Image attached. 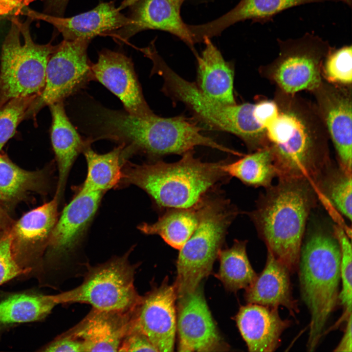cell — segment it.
Returning <instances> with one entry per match:
<instances>
[{
	"instance_id": "cell-9",
	"label": "cell",
	"mask_w": 352,
	"mask_h": 352,
	"mask_svg": "<svg viewBox=\"0 0 352 352\" xmlns=\"http://www.w3.org/2000/svg\"><path fill=\"white\" fill-rule=\"evenodd\" d=\"M278 56L259 68L263 78L284 92L296 94L312 92L321 84L322 66L327 55L335 47L314 33L285 40L277 39Z\"/></svg>"
},
{
	"instance_id": "cell-20",
	"label": "cell",
	"mask_w": 352,
	"mask_h": 352,
	"mask_svg": "<svg viewBox=\"0 0 352 352\" xmlns=\"http://www.w3.org/2000/svg\"><path fill=\"white\" fill-rule=\"evenodd\" d=\"M239 331L251 352H272L281 343L283 332L292 324L283 319L278 308L248 303L235 317Z\"/></svg>"
},
{
	"instance_id": "cell-28",
	"label": "cell",
	"mask_w": 352,
	"mask_h": 352,
	"mask_svg": "<svg viewBox=\"0 0 352 352\" xmlns=\"http://www.w3.org/2000/svg\"><path fill=\"white\" fill-rule=\"evenodd\" d=\"M230 177L244 184L266 188L271 185L277 172L271 151L268 146L252 152L234 162L227 161L222 166Z\"/></svg>"
},
{
	"instance_id": "cell-15",
	"label": "cell",
	"mask_w": 352,
	"mask_h": 352,
	"mask_svg": "<svg viewBox=\"0 0 352 352\" xmlns=\"http://www.w3.org/2000/svg\"><path fill=\"white\" fill-rule=\"evenodd\" d=\"M92 80L98 81L122 102L131 114L145 116L154 113L147 103L132 60L125 55L105 49L96 63L91 64Z\"/></svg>"
},
{
	"instance_id": "cell-4",
	"label": "cell",
	"mask_w": 352,
	"mask_h": 352,
	"mask_svg": "<svg viewBox=\"0 0 352 352\" xmlns=\"http://www.w3.org/2000/svg\"><path fill=\"white\" fill-rule=\"evenodd\" d=\"M341 253L334 236L311 235L301 246L298 271L301 298L310 314L307 348L315 350L338 300Z\"/></svg>"
},
{
	"instance_id": "cell-2",
	"label": "cell",
	"mask_w": 352,
	"mask_h": 352,
	"mask_svg": "<svg viewBox=\"0 0 352 352\" xmlns=\"http://www.w3.org/2000/svg\"><path fill=\"white\" fill-rule=\"evenodd\" d=\"M316 189L304 178H279L266 188L256 208L248 213L267 249L290 273L298 269L307 220Z\"/></svg>"
},
{
	"instance_id": "cell-32",
	"label": "cell",
	"mask_w": 352,
	"mask_h": 352,
	"mask_svg": "<svg viewBox=\"0 0 352 352\" xmlns=\"http://www.w3.org/2000/svg\"><path fill=\"white\" fill-rule=\"evenodd\" d=\"M333 235L337 239L340 250V281L342 289L338 300L344 312L338 321H346L352 314V244L348 236L339 225L333 226Z\"/></svg>"
},
{
	"instance_id": "cell-43",
	"label": "cell",
	"mask_w": 352,
	"mask_h": 352,
	"mask_svg": "<svg viewBox=\"0 0 352 352\" xmlns=\"http://www.w3.org/2000/svg\"><path fill=\"white\" fill-rule=\"evenodd\" d=\"M14 1L19 4L21 5L23 7H25L28 5L30 2L35 0H11Z\"/></svg>"
},
{
	"instance_id": "cell-35",
	"label": "cell",
	"mask_w": 352,
	"mask_h": 352,
	"mask_svg": "<svg viewBox=\"0 0 352 352\" xmlns=\"http://www.w3.org/2000/svg\"><path fill=\"white\" fill-rule=\"evenodd\" d=\"M25 273L13 256L10 230L0 233V285Z\"/></svg>"
},
{
	"instance_id": "cell-11",
	"label": "cell",
	"mask_w": 352,
	"mask_h": 352,
	"mask_svg": "<svg viewBox=\"0 0 352 352\" xmlns=\"http://www.w3.org/2000/svg\"><path fill=\"white\" fill-rule=\"evenodd\" d=\"M352 85L323 80L313 93L317 110L335 148L340 168L352 174Z\"/></svg>"
},
{
	"instance_id": "cell-34",
	"label": "cell",
	"mask_w": 352,
	"mask_h": 352,
	"mask_svg": "<svg viewBox=\"0 0 352 352\" xmlns=\"http://www.w3.org/2000/svg\"><path fill=\"white\" fill-rule=\"evenodd\" d=\"M38 97L33 95L11 99L0 108V151L14 134L21 121L26 116Z\"/></svg>"
},
{
	"instance_id": "cell-41",
	"label": "cell",
	"mask_w": 352,
	"mask_h": 352,
	"mask_svg": "<svg viewBox=\"0 0 352 352\" xmlns=\"http://www.w3.org/2000/svg\"><path fill=\"white\" fill-rule=\"evenodd\" d=\"M14 222L4 207V202L0 196V233L10 230Z\"/></svg>"
},
{
	"instance_id": "cell-3",
	"label": "cell",
	"mask_w": 352,
	"mask_h": 352,
	"mask_svg": "<svg viewBox=\"0 0 352 352\" xmlns=\"http://www.w3.org/2000/svg\"><path fill=\"white\" fill-rule=\"evenodd\" d=\"M174 163L155 161L141 165L127 160L120 183L141 188L162 209L197 205L213 188L230 177L222 166L227 160L203 162L191 150Z\"/></svg>"
},
{
	"instance_id": "cell-12",
	"label": "cell",
	"mask_w": 352,
	"mask_h": 352,
	"mask_svg": "<svg viewBox=\"0 0 352 352\" xmlns=\"http://www.w3.org/2000/svg\"><path fill=\"white\" fill-rule=\"evenodd\" d=\"M200 286L177 298L178 350L227 351L228 347L219 332Z\"/></svg>"
},
{
	"instance_id": "cell-26",
	"label": "cell",
	"mask_w": 352,
	"mask_h": 352,
	"mask_svg": "<svg viewBox=\"0 0 352 352\" xmlns=\"http://www.w3.org/2000/svg\"><path fill=\"white\" fill-rule=\"evenodd\" d=\"M199 203L190 208L168 209L156 222L143 223L138 228L147 235H159L168 244L180 250L198 225Z\"/></svg>"
},
{
	"instance_id": "cell-33",
	"label": "cell",
	"mask_w": 352,
	"mask_h": 352,
	"mask_svg": "<svg viewBox=\"0 0 352 352\" xmlns=\"http://www.w3.org/2000/svg\"><path fill=\"white\" fill-rule=\"evenodd\" d=\"M352 47L345 45L334 47L326 57L322 66V76L325 81L341 85H352Z\"/></svg>"
},
{
	"instance_id": "cell-8",
	"label": "cell",
	"mask_w": 352,
	"mask_h": 352,
	"mask_svg": "<svg viewBox=\"0 0 352 352\" xmlns=\"http://www.w3.org/2000/svg\"><path fill=\"white\" fill-rule=\"evenodd\" d=\"M130 252L91 266L79 286L56 295L59 304L85 303L109 311L133 310L141 301L134 285L135 267Z\"/></svg>"
},
{
	"instance_id": "cell-5",
	"label": "cell",
	"mask_w": 352,
	"mask_h": 352,
	"mask_svg": "<svg viewBox=\"0 0 352 352\" xmlns=\"http://www.w3.org/2000/svg\"><path fill=\"white\" fill-rule=\"evenodd\" d=\"M154 73L163 80L161 91L174 102L183 103L198 121L211 129L240 138L250 152L260 149L267 141L266 129L255 114V104L225 105L204 94L196 83L183 78L164 61L155 66Z\"/></svg>"
},
{
	"instance_id": "cell-37",
	"label": "cell",
	"mask_w": 352,
	"mask_h": 352,
	"mask_svg": "<svg viewBox=\"0 0 352 352\" xmlns=\"http://www.w3.org/2000/svg\"><path fill=\"white\" fill-rule=\"evenodd\" d=\"M44 351L78 352H85V350L83 345L80 341L62 334L48 345Z\"/></svg>"
},
{
	"instance_id": "cell-18",
	"label": "cell",
	"mask_w": 352,
	"mask_h": 352,
	"mask_svg": "<svg viewBox=\"0 0 352 352\" xmlns=\"http://www.w3.org/2000/svg\"><path fill=\"white\" fill-rule=\"evenodd\" d=\"M109 311L92 308L65 335L80 341L85 352L118 351L133 326L134 311Z\"/></svg>"
},
{
	"instance_id": "cell-38",
	"label": "cell",
	"mask_w": 352,
	"mask_h": 352,
	"mask_svg": "<svg viewBox=\"0 0 352 352\" xmlns=\"http://www.w3.org/2000/svg\"><path fill=\"white\" fill-rule=\"evenodd\" d=\"M352 314L347 320L344 333L340 343L334 350L335 352H351L352 349Z\"/></svg>"
},
{
	"instance_id": "cell-22",
	"label": "cell",
	"mask_w": 352,
	"mask_h": 352,
	"mask_svg": "<svg viewBox=\"0 0 352 352\" xmlns=\"http://www.w3.org/2000/svg\"><path fill=\"white\" fill-rule=\"evenodd\" d=\"M289 273L287 268L267 250L263 270L245 289L247 303L272 308L283 306L295 317L299 309L298 301L292 295Z\"/></svg>"
},
{
	"instance_id": "cell-7",
	"label": "cell",
	"mask_w": 352,
	"mask_h": 352,
	"mask_svg": "<svg viewBox=\"0 0 352 352\" xmlns=\"http://www.w3.org/2000/svg\"><path fill=\"white\" fill-rule=\"evenodd\" d=\"M28 17L24 22L13 17L1 48L0 108L12 99L43 92L47 64L57 45L39 44L32 39Z\"/></svg>"
},
{
	"instance_id": "cell-36",
	"label": "cell",
	"mask_w": 352,
	"mask_h": 352,
	"mask_svg": "<svg viewBox=\"0 0 352 352\" xmlns=\"http://www.w3.org/2000/svg\"><path fill=\"white\" fill-rule=\"evenodd\" d=\"M118 352H158L147 336L132 326L123 339Z\"/></svg>"
},
{
	"instance_id": "cell-25",
	"label": "cell",
	"mask_w": 352,
	"mask_h": 352,
	"mask_svg": "<svg viewBox=\"0 0 352 352\" xmlns=\"http://www.w3.org/2000/svg\"><path fill=\"white\" fill-rule=\"evenodd\" d=\"M90 146L83 152L87 163L88 172L80 189L104 193L121 182L123 167L127 160L123 153L124 145L120 144L104 154H97Z\"/></svg>"
},
{
	"instance_id": "cell-13",
	"label": "cell",
	"mask_w": 352,
	"mask_h": 352,
	"mask_svg": "<svg viewBox=\"0 0 352 352\" xmlns=\"http://www.w3.org/2000/svg\"><path fill=\"white\" fill-rule=\"evenodd\" d=\"M175 284L165 280L142 296L134 309L133 326L144 333L158 352L174 351L176 330Z\"/></svg>"
},
{
	"instance_id": "cell-44",
	"label": "cell",
	"mask_w": 352,
	"mask_h": 352,
	"mask_svg": "<svg viewBox=\"0 0 352 352\" xmlns=\"http://www.w3.org/2000/svg\"><path fill=\"white\" fill-rule=\"evenodd\" d=\"M339 0L342 1L343 2H344L347 5L349 6L350 7H351L352 3V0Z\"/></svg>"
},
{
	"instance_id": "cell-23",
	"label": "cell",
	"mask_w": 352,
	"mask_h": 352,
	"mask_svg": "<svg viewBox=\"0 0 352 352\" xmlns=\"http://www.w3.org/2000/svg\"><path fill=\"white\" fill-rule=\"evenodd\" d=\"M51 115V139L58 169V180L55 196L62 197L69 171L78 155L91 143L83 138L69 120L64 101L49 105Z\"/></svg>"
},
{
	"instance_id": "cell-1",
	"label": "cell",
	"mask_w": 352,
	"mask_h": 352,
	"mask_svg": "<svg viewBox=\"0 0 352 352\" xmlns=\"http://www.w3.org/2000/svg\"><path fill=\"white\" fill-rule=\"evenodd\" d=\"M277 115L266 126L279 178H304L315 187L330 166V139L315 103L277 88Z\"/></svg>"
},
{
	"instance_id": "cell-27",
	"label": "cell",
	"mask_w": 352,
	"mask_h": 352,
	"mask_svg": "<svg viewBox=\"0 0 352 352\" xmlns=\"http://www.w3.org/2000/svg\"><path fill=\"white\" fill-rule=\"evenodd\" d=\"M48 184L46 172L30 171L0 154V196L5 204L16 203L30 192L44 193Z\"/></svg>"
},
{
	"instance_id": "cell-31",
	"label": "cell",
	"mask_w": 352,
	"mask_h": 352,
	"mask_svg": "<svg viewBox=\"0 0 352 352\" xmlns=\"http://www.w3.org/2000/svg\"><path fill=\"white\" fill-rule=\"evenodd\" d=\"M322 177L320 193L324 201H328L349 220H352V174L340 168Z\"/></svg>"
},
{
	"instance_id": "cell-21",
	"label": "cell",
	"mask_w": 352,
	"mask_h": 352,
	"mask_svg": "<svg viewBox=\"0 0 352 352\" xmlns=\"http://www.w3.org/2000/svg\"><path fill=\"white\" fill-rule=\"evenodd\" d=\"M334 0H241L230 11L206 23L189 25L195 43L202 42L205 37L220 35L224 29L238 22L251 20L264 24L273 21L278 14L303 4Z\"/></svg>"
},
{
	"instance_id": "cell-24",
	"label": "cell",
	"mask_w": 352,
	"mask_h": 352,
	"mask_svg": "<svg viewBox=\"0 0 352 352\" xmlns=\"http://www.w3.org/2000/svg\"><path fill=\"white\" fill-rule=\"evenodd\" d=\"M205 47L198 62L197 82L200 91L210 98L225 105L236 103L234 95V71L210 38L205 37Z\"/></svg>"
},
{
	"instance_id": "cell-39",
	"label": "cell",
	"mask_w": 352,
	"mask_h": 352,
	"mask_svg": "<svg viewBox=\"0 0 352 352\" xmlns=\"http://www.w3.org/2000/svg\"><path fill=\"white\" fill-rule=\"evenodd\" d=\"M23 8L19 3L11 0H0V17L17 15Z\"/></svg>"
},
{
	"instance_id": "cell-17",
	"label": "cell",
	"mask_w": 352,
	"mask_h": 352,
	"mask_svg": "<svg viewBox=\"0 0 352 352\" xmlns=\"http://www.w3.org/2000/svg\"><path fill=\"white\" fill-rule=\"evenodd\" d=\"M184 0H138L130 6L131 12L128 17L131 23L113 32L119 39L126 40L147 29L166 31L182 40L196 55L197 53L188 24L180 16Z\"/></svg>"
},
{
	"instance_id": "cell-16",
	"label": "cell",
	"mask_w": 352,
	"mask_h": 352,
	"mask_svg": "<svg viewBox=\"0 0 352 352\" xmlns=\"http://www.w3.org/2000/svg\"><path fill=\"white\" fill-rule=\"evenodd\" d=\"M21 14L32 20H40L53 25L64 40L91 41L98 35L109 34L131 23L113 1L101 2L93 9L69 18L52 16L24 7Z\"/></svg>"
},
{
	"instance_id": "cell-19",
	"label": "cell",
	"mask_w": 352,
	"mask_h": 352,
	"mask_svg": "<svg viewBox=\"0 0 352 352\" xmlns=\"http://www.w3.org/2000/svg\"><path fill=\"white\" fill-rule=\"evenodd\" d=\"M103 194L80 190L58 219L47 248L50 253L63 255L76 247L94 217Z\"/></svg>"
},
{
	"instance_id": "cell-30",
	"label": "cell",
	"mask_w": 352,
	"mask_h": 352,
	"mask_svg": "<svg viewBox=\"0 0 352 352\" xmlns=\"http://www.w3.org/2000/svg\"><path fill=\"white\" fill-rule=\"evenodd\" d=\"M58 304L55 295L16 294L0 303V324L36 321Z\"/></svg>"
},
{
	"instance_id": "cell-40",
	"label": "cell",
	"mask_w": 352,
	"mask_h": 352,
	"mask_svg": "<svg viewBox=\"0 0 352 352\" xmlns=\"http://www.w3.org/2000/svg\"><path fill=\"white\" fill-rule=\"evenodd\" d=\"M69 0H48L46 14L62 17Z\"/></svg>"
},
{
	"instance_id": "cell-42",
	"label": "cell",
	"mask_w": 352,
	"mask_h": 352,
	"mask_svg": "<svg viewBox=\"0 0 352 352\" xmlns=\"http://www.w3.org/2000/svg\"><path fill=\"white\" fill-rule=\"evenodd\" d=\"M137 0H123L117 8L120 11H121L127 7H130Z\"/></svg>"
},
{
	"instance_id": "cell-6",
	"label": "cell",
	"mask_w": 352,
	"mask_h": 352,
	"mask_svg": "<svg viewBox=\"0 0 352 352\" xmlns=\"http://www.w3.org/2000/svg\"><path fill=\"white\" fill-rule=\"evenodd\" d=\"M239 213L222 196L207 194L200 201L198 225L179 250L174 284L177 298L195 290L211 273L227 231Z\"/></svg>"
},
{
	"instance_id": "cell-14",
	"label": "cell",
	"mask_w": 352,
	"mask_h": 352,
	"mask_svg": "<svg viewBox=\"0 0 352 352\" xmlns=\"http://www.w3.org/2000/svg\"><path fill=\"white\" fill-rule=\"evenodd\" d=\"M59 201L55 195L50 201L24 214L14 222L10 230L13 256L26 273L41 263L47 250L58 220Z\"/></svg>"
},
{
	"instance_id": "cell-10",
	"label": "cell",
	"mask_w": 352,
	"mask_h": 352,
	"mask_svg": "<svg viewBox=\"0 0 352 352\" xmlns=\"http://www.w3.org/2000/svg\"><path fill=\"white\" fill-rule=\"evenodd\" d=\"M91 41H63L51 55L46 66L45 85L25 117H34L45 106L64 100L82 89L92 80L91 63L87 49Z\"/></svg>"
},
{
	"instance_id": "cell-29",
	"label": "cell",
	"mask_w": 352,
	"mask_h": 352,
	"mask_svg": "<svg viewBox=\"0 0 352 352\" xmlns=\"http://www.w3.org/2000/svg\"><path fill=\"white\" fill-rule=\"evenodd\" d=\"M246 243V241L235 240L230 248L219 251L220 266L216 276L228 290L245 289L257 277L247 257Z\"/></svg>"
}]
</instances>
